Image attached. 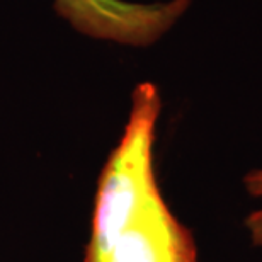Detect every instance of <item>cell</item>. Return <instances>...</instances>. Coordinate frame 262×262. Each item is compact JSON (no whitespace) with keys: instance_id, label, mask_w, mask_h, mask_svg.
<instances>
[{"instance_id":"1","label":"cell","mask_w":262,"mask_h":262,"mask_svg":"<svg viewBox=\"0 0 262 262\" xmlns=\"http://www.w3.org/2000/svg\"><path fill=\"white\" fill-rule=\"evenodd\" d=\"M162 99L154 83L133 91L128 123L99 179L92 232L83 262H104L121 233L160 194L155 177L154 145Z\"/></svg>"},{"instance_id":"2","label":"cell","mask_w":262,"mask_h":262,"mask_svg":"<svg viewBox=\"0 0 262 262\" xmlns=\"http://www.w3.org/2000/svg\"><path fill=\"white\" fill-rule=\"evenodd\" d=\"M191 5V0L135 4L124 0H55V9L80 33L131 46L162 38Z\"/></svg>"},{"instance_id":"3","label":"cell","mask_w":262,"mask_h":262,"mask_svg":"<svg viewBox=\"0 0 262 262\" xmlns=\"http://www.w3.org/2000/svg\"><path fill=\"white\" fill-rule=\"evenodd\" d=\"M104 262H198V249L189 228L159 194L121 233Z\"/></svg>"},{"instance_id":"4","label":"cell","mask_w":262,"mask_h":262,"mask_svg":"<svg viewBox=\"0 0 262 262\" xmlns=\"http://www.w3.org/2000/svg\"><path fill=\"white\" fill-rule=\"evenodd\" d=\"M244 187L252 198L262 199V169L250 170L244 177ZM245 228L249 230L252 244L262 247V208L257 211H252L245 218Z\"/></svg>"}]
</instances>
